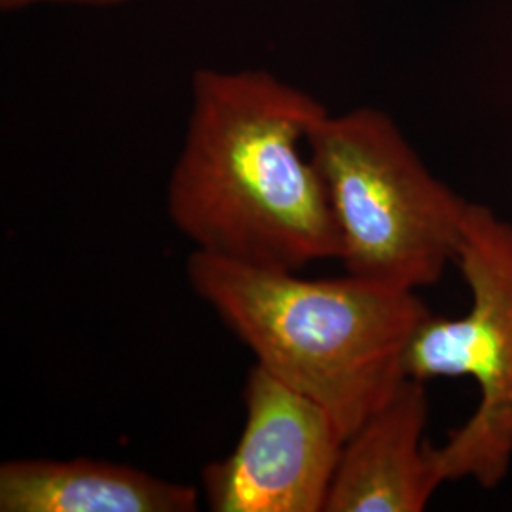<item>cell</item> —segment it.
Returning a JSON list of instances; mask_svg holds the SVG:
<instances>
[{
    "label": "cell",
    "instance_id": "8",
    "mask_svg": "<svg viewBox=\"0 0 512 512\" xmlns=\"http://www.w3.org/2000/svg\"><path fill=\"white\" fill-rule=\"evenodd\" d=\"M44 2H54V4H78V6H95V8H112L126 4L129 0H0V6L4 10H19L27 8L33 4H44Z\"/></svg>",
    "mask_w": 512,
    "mask_h": 512
},
{
    "label": "cell",
    "instance_id": "3",
    "mask_svg": "<svg viewBox=\"0 0 512 512\" xmlns=\"http://www.w3.org/2000/svg\"><path fill=\"white\" fill-rule=\"evenodd\" d=\"M308 150L329 192L346 274L418 293L456 264L471 202L431 173L389 114L327 110Z\"/></svg>",
    "mask_w": 512,
    "mask_h": 512
},
{
    "label": "cell",
    "instance_id": "5",
    "mask_svg": "<svg viewBox=\"0 0 512 512\" xmlns=\"http://www.w3.org/2000/svg\"><path fill=\"white\" fill-rule=\"evenodd\" d=\"M234 452L211 461L202 490L213 512H325L346 435L329 412L253 365Z\"/></svg>",
    "mask_w": 512,
    "mask_h": 512
},
{
    "label": "cell",
    "instance_id": "2",
    "mask_svg": "<svg viewBox=\"0 0 512 512\" xmlns=\"http://www.w3.org/2000/svg\"><path fill=\"white\" fill-rule=\"evenodd\" d=\"M186 279L255 363L321 404L349 435L403 384L431 310L412 291L346 274L306 279L192 251Z\"/></svg>",
    "mask_w": 512,
    "mask_h": 512
},
{
    "label": "cell",
    "instance_id": "7",
    "mask_svg": "<svg viewBox=\"0 0 512 512\" xmlns=\"http://www.w3.org/2000/svg\"><path fill=\"white\" fill-rule=\"evenodd\" d=\"M200 492L103 459H8L2 512H194Z\"/></svg>",
    "mask_w": 512,
    "mask_h": 512
},
{
    "label": "cell",
    "instance_id": "4",
    "mask_svg": "<svg viewBox=\"0 0 512 512\" xmlns=\"http://www.w3.org/2000/svg\"><path fill=\"white\" fill-rule=\"evenodd\" d=\"M456 266L471 308L452 319L431 313L408 344L404 368L420 382H475L473 414L433 446V458L444 484L473 480L495 490L512 467V222L471 202Z\"/></svg>",
    "mask_w": 512,
    "mask_h": 512
},
{
    "label": "cell",
    "instance_id": "1",
    "mask_svg": "<svg viewBox=\"0 0 512 512\" xmlns=\"http://www.w3.org/2000/svg\"><path fill=\"white\" fill-rule=\"evenodd\" d=\"M325 112L266 71L194 74L167 215L196 253L291 272L340 258V228L308 150Z\"/></svg>",
    "mask_w": 512,
    "mask_h": 512
},
{
    "label": "cell",
    "instance_id": "6",
    "mask_svg": "<svg viewBox=\"0 0 512 512\" xmlns=\"http://www.w3.org/2000/svg\"><path fill=\"white\" fill-rule=\"evenodd\" d=\"M427 418L425 382L406 378L344 442L325 512L425 511L444 484Z\"/></svg>",
    "mask_w": 512,
    "mask_h": 512
}]
</instances>
